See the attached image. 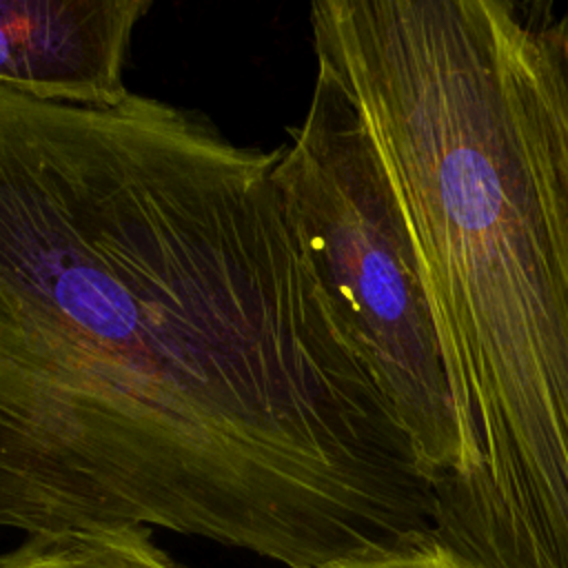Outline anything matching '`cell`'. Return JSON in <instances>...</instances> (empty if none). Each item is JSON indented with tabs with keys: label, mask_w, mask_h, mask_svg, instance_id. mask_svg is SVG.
<instances>
[{
	"label": "cell",
	"mask_w": 568,
	"mask_h": 568,
	"mask_svg": "<svg viewBox=\"0 0 568 568\" xmlns=\"http://www.w3.org/2000/svg\"><path fill=\"white\" fill-rule=\"evenodd\" d=\"M280 149L0 87V528L286 568L435 537V488L291 229Z\"/></svg>",
	"instance_id": "6da1fadb"
},
{
	"label": "cell",
	"mask_w": 568,
	"mask_h": 568,
	"mask_svg": "<svg viewBox=\"0 0 568 568\" xmlns=\"http://www.w3.org/2000/svg\"><path fill=\"white\" fill-rule=\"evenodd\" d=\"M317 69L402 213L462 459L435 539L466 568H568V200L493 0H320Z\"/></svg>",
	"instance_id": "7a4b0ae2"
},
{
	"label": "cell",
	"mask_w": 568,
	"mask_h": 568,
	"mask_svg": "<svg viewBox=\"0 0 568 568\" xmlns=\"http://www.w3.org/2000/svg\"><path fill=\"white\" fill-rule=\"evenodd\" d=\"M275 182L342 331L437 488L457 473L462 446L415 255L368 131L322 69Z\"/></svg>",
	"instance_id": "3957f363"
},
{
	"label": "cell",
	"mask_w": 568,
	"mask_h": 568,
	"mask_svg": "<svg viewBox=\"0 0 568 568\" xmlns=\"http://www.w3.org/2000/svg\"><path fill=\"white\" fill-rule=\"evenodd\" d=\"M151 0H0V87L49 102L113 106Z\"/></svg>",
	"instance_id": "277c9868"
},
{
	"label": "cell",
	"mask_w": 568,
	"mask_h": 568,
	"mask_svg": "<svg viewBox=\"0 0 568 568\" xmlns=\"http://www.w3.org/2000/svg\"><path fill=\"white\" fill-rule=\"evenodd\" d=\"M497 22L568 200V9L501 0Z\"/></svg>",
	"instance_id": "5b68a950"
},
{
	"label": "cell",
	"mask_w": 568,
	"mask_h": 568,
	"mask_svg": "<svg viewBox=\"0 0 568 568\" xmlns=\"http://www.w3.org/2000/svg\"><path fill=\"white\" fill-rule=\"evenodd\" d=\"M0 568H182L153 544L149 526L27 535L0 555Z\"/></svg>",
	"instance_id": "8992f818"
},
{
	"label": "cell",
	"mask_w": 568,
	"mask_h": 568,
	"mask_svg": "<svg viewBox=\"0 0 568 568\" xmlns=\"http://www.w3.org/2000/svg\"><path fill=\"white\" fill-rule=\"evenodd\" d=\"M328 568H466V566L437 539H428L399 552H390L373 559L344 561Z\"/></svg>",
	"instance_id": "52a82bcc"
}]
</instances>
